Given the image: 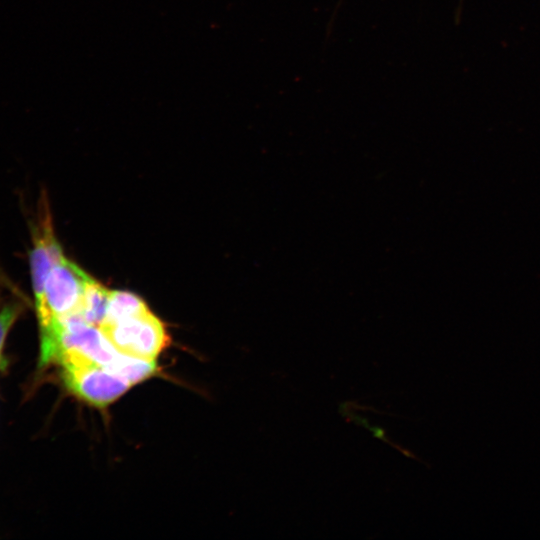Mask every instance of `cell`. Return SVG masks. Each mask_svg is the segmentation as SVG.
Instances as JSON below:
<instances>
[{"label": "cell", "instance_id": "3957f363", "mask_svg": "<svg viewBox=\"0 0 540 540\" xmlns=\"http://www.w3.org/2000/svg\"><path fill=\"white\" fill-rule=\"evenodd\" d=\"M88 276L65 256L53 265L46 280L43 303L36 309L40 328L52 319L77 312Z\"/></svg>", "mask_w": 540, "mask_h": 540}, {"label": "cell", "instance_id": "6da1fadb", "mask_svg": "<svg viewBox=\"0 0 540 540\" xmlns=\"http://www.w3.org/2000/svg\"><path fill=\"white\" fill-rule=\"evenodd\" d=\"M67 388L86 402L104 406L119 398L131 384L76 351L63 352L57 361Z\"/></svg>", "mask_w": 540, "mask_h": 540}, {"label": "cell", "instance_id": "8992f818", "mask_svg": "<svg viewBox=\"0 0 540 540\" xmlns=\"http://www.w3.org/2000/svg\"><path fill=\"white\" fill-rule=\"evenodd\" d=\"M146 310H148L146 303L136 294L128 291H110L105 317L100 325L113 324Z\"/></svg>", "mask_w": 540, "mask_h": 540}, {"label": "cell", "instance_id": "ba28073f", "mask_svg": "<svg viewBox=\"0 0 540 540\" xmlns=\"http://www.w3.org/2000/svg\"><path fill=\"white\" fill-rule=\"evenodd\" d=\"M21 307L16 303H10L0 309V355L4 340L16 318Z\"/></svg>", "mask_w": 540, "mask_h": 540}, {"label": "cell", "instance_id": "277c9868", "mask_svg": "<svg viewBox=\"0 0 540 540\" xmlns=\"http://www.w3.org/2000/svg\"><path fill=\"white\" fill-rule=\"evenodd\" d=\"M42 207L41 218L33 228V245L29 255L36 309L43 303L46 280L53 265L64 256L54 235L46 203H42Z\"/></svg>", "mask_w": 540, "mask_h": 540}, {"label": "cell", "instance_id": "7a4b0ae2", "mask_svg": "<svg viewBox=\"0 0 540 540\" xmlns=\"http://www.w3.org/2000/svg\"><path fill=\"white\" fill-rule=\"evenodd\" d=\"M98 328L117 351L141 359L155 360L169 342L163 323L149 309Z\"/></svg>", "mask_w": 540, "mask_h": 540}, {"label": "cell", "instance_id": "52a82bcc", "mask_svg": "<svg viewBox=\"0 0 540 540\" xmlns=\"http://www.w3.org/2000/svg\"><path fill=\"white\" fill-rule=\"evenodd\" d=\"M103 368L132 385L154 374L156 362L155 360L141 359L119 352L116 358Z\"/></svg>", "mask_w": 540, "mask_h": 540}, {"label": "cell", "instance_id": "5b68a950", "mask_svg": "<svg viewBox=\"0 0 540 540\" xmlns=\"http://www.w3.org/2000/svg\"><path fill=\"white\" fill-rule=\"evenodd\" d=\"M110 291L88 276L77 312L89 325L99 327L108 304Z\"/></svg>", "mask_w": 540, "mask_h": 540}, {"label": "cell", "instance_id": "9c48e42d", "mask_svg": "<svg viewBox=\"0 0 540 540\" xmlns=\"http://www.w3.org/2000/svg\"><path fill=\"white\" fill-rule=\"evenodd\" d=\"M370 430L373 432L374 436L375 437H378V438H381L383 440L384 439V431L381 429V427H374V428H370Z\"/></svg>", "mask_w": 540, "mask_h": 540}]
</instances>
